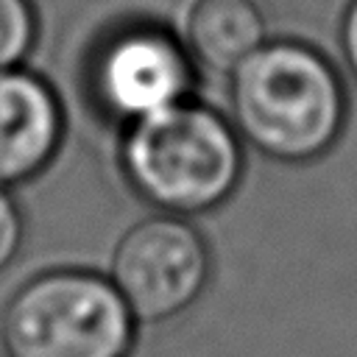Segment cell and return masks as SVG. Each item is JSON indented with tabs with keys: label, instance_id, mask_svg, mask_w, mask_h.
I'll return each instance as SVG.
<instances>
[{
	"label": "cell",
	"instance_id": "obj_1",
	"mask_svg": "<svg viewBox=\"0 0 357 357\" xmlns=\"http://www.w3.org/2000/svg\"><path fill=\"white\" fill-rule=\"evenodd\" d=\"M229 120L245 148L282 165L326 156L346 131L349 92L340 70L310 42L279 36L229 75Z\"/></svg>",
	"mask_w": 357,
	"mask_h": 357
},
{
	"label": "cell",
	"instance_id": "obj_2",
	"mask_svg": "<svg viewBox=\"0 0 357 357\" xmlns=\"http://www.w3.org/2000/svg\"><path fill=\"white\" fill-rule=\"evenodd\" d=\"M117 165L131 192L153 212L195 220L237 192L245 145L229 114L184 98L123 126Z\"/></svg>",
	"mask_w": 357,
	"mask_h": 357
},
{
	"label": "cell",
	"instance_id": "obj_3",
	"mask_svg": "<svg viewBox=\"0 0 357 357\" xmlns=\"http://www.w3.org/2000/svg\"><path fill=\"white\" fill-rule=\"evenodd\" d=\"M137 329L106 273L50 268L8 296L0 349L6 357H131Z\"/></svg>",
	"mask_w": 357,
	"mask_h": 357
},
{
	"label": "cell",
	"instance_id": "obj_4",
	"mask_svg": "<svg viewBox=\"0 0 357 357\" xmlns=\"http://www.w3.org/2000/svg\"><path fill=\"white\" fill-rule=\"evenodd\" d=\"M198 67L173 28L159 20H126L89 50L84 89L92 109L114 126L137 123L192 98Z\"/></svg>",
	"mask_w": 357,
	"mask_h": 357
},
{
	"label": "cell",
	"instance_id": "obj_5",
	"mask_svg": "<svg viewBox=\"0 0 357 357\" xmlns=\"http://www.w3.org/2000/svg\"><path fill=\"white\" fill-rule=\"evenodd\" d=\"M106 276L137 324L153 326L201 298L212 279V251L190 218L151 212L117 237Z\"/></svg>",
	"mask_w": 357,
	"mask_h": 357
},
{
	"label": "cell",
	"instance_id": "obj_6",
	"mask_svg": "<svg viewBox=\"0 0 357 357\" xmlns=\"http://www.w3.org/2000/svg\"><path fill=\"white\" fill-rule=\"evenodd\" d=\"M67 134L56 86L25 64L0 70V187H20L50 167Z\"/></svg>",
	"mask_w": 357,
	"mask_h": 357
},
{
	"label": "cell",
	"instance_id": "obj_7",
	"mask_svg": "<svg viewBox=\"0 0 357 357\" xmlns=\"http://www.w3.org/2000/svg\"><path fill=\"white\" fill-rule=\"evenodd\" d=\"M181 39L195 67L229 75L268 42V22L257 0H192Z\"/></svg>",
	"mask_w": 357,
	"mask_h": 357
},
{
	"label": "cell",
	"instance_id": "obj_8",
	"mask_svg": "<svg viewBox=\"0 0 357 357\" xmlns=\"http://www.w3.org/2000/svg\"><path fill=\"white\" fill-rule=\"evenodd\" d=\"M39 36L33 0H0V70L25 64Z\"/></svg>",
	"mask_w": 357,
	"mask_h": 357
},
{
	"label": "cell",
	"instance_id": "obj_9",
	"mask_svg": "<svg viewBox=\"0 0 357 357\" xmlns=\"http://www.w3.org/2000/svg\"><path fill=\"white\" fill-rule=\"evenodd\" d=\"M25 240V218L11 192V187H0V273L17 259Z\"/></svg>",
	"mask_w": 357,
	"mask_h": 357
},
{
	"label": "cell",
	"instance_id": "obj_10",
	"mask_svg": "<svg viewBox=\"0 0 357 357\" xmlns=\"http://www.w3.org/2000/svg\"><path fill=\"white\" fill-rule=\"evenodd\" d=\"M337 45H340V56H343L346 73L357 84V0H349L343 14H340Z\"/></svg>",
	"mask_w": 357,
	"mask_h": 357
}]
</instances>
